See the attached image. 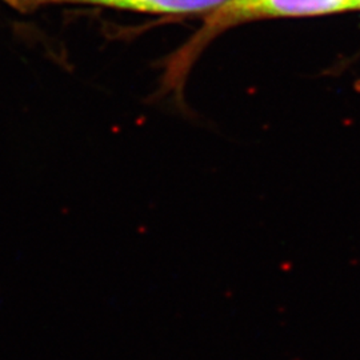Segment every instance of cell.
Returning a JSON list of instances; mask_svg holds the SVG:
<instances>
[{
    "instance_id": "obj_1",
    "label": "cell",
    "mask_w": 360,
    "mask_h": 360,
    "mask_svg": "<svg viewBox=\"0 0 360 360\" xmlns=\"http://www.w3.org/2000/svg\"><path fill=\"white\" fill-rule=\"evenodd\" d=\"M351 11L349 0H224L206 13L203 27L198 31L168 65L169 84L180 83L196 55L218 34L254 20L321 16Z\"/></svg>"
},
{
    "instance_id": "obj_2",
    "label": "cell",
    "mask_w": 360,
    "mask_h": 360,
    "mask_svg": "<svg viewBox=\"0 0 360 360\" xmlns=\"http://www.w3.org/2000/svg\"><path fill=\"white\" fill-rule=\"evenodd\" d=\"M20 11H31L47 6H89L117 11L181 16L207 13L224 0H3Z\"/></svg>"
},
{
    "instance_id": "obj_3",
    "label": "cell",
    "mask_w": 360,
    "mask_h": 360,
    "mask_svg": "<svg viewBox=\"0 0 360 360\" xmlns=\"http://www.w3.org/2000/svg\"><path fill=\"white\" fill-rule=\"evenodd\" d=\"M349 3L352 11H360V0H349Z\"/></svg>"
}]
</instances>
